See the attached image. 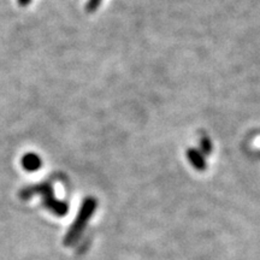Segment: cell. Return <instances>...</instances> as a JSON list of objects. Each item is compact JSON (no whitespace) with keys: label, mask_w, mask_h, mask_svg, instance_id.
Segmentation results:
<instances>
[{"label":"cell","mask_w":260,"mask_h":260,"mask_svg":"<svg viewBox=\"0 0 260 260\" xmlns=\"http://www.w3.org/2000/svg\"><path fill=\"white\" fill-rule=\"evenodd\" d=\"M187 158L191 167L197 169L198 171H205L207 168L206 159H205V155L201 153L199 149L197 148H188L187 151Z\"/></svg>","instance_id":"cell-3"},{"label":"cell","mask_w":260,"mask_h":260,"mask_svg":"<svg viewBox=\"0 0 260 260\" xmlns=\"http://www.w3.org/2000/svg\"><path fill=\"white\" fill-rule=\"evenodd\" d=\"M18 5L22 6V8H25V6H28L29 4L31 3V0H17Z\"/></svg>","instance_id":"cell-7"},{"label":"cell","mask_w":260,"mask_h":260,"mask_svg":"<svg viewBox=\"0 0 260 260\" xmlns=\"http://www.w3.org/2000/svg\"><path fill=\"white\" fill-rule=\"evenodd\" d=\"M21 164L25 171L35 172L40 170L42 167V159L37 153H25L21 159Z\"/></svg>","instance_id":"cell-4"},{"label":"cell","mask_w":260,"mask_h":260,"mask_svg":"<svg viewBox=\"0 0 260 260\" xmlns=\"http://www.w3.org/2000/svg\"><path fill=\"white\" fill-rule=\"evenodd\" d=\"M199 145H200V152L204 155H210L213 152V144L212 141H211V139L206 134L200 136Z\"/></svg>","instance_id":"cell-5"},{"label":"cell","mask_w":260,"mask_h":260,"mask_svg":"<svg viewBox=\"0 0 260 260\" xmlns=\"http://www.w3.org/2000/svg\"><path fill=\"white\" fill-rule=\"evenodd\" d=\"M34 195H40L44 206L58 217H64L65 214L69 212V205L65 201L58 200L54 197L53 187L48 182H41V183L24 187L23 189L19 191V198L22 200L31 199Z\"/></svg>","instance_id":"cell-1"},{"label":"cell","mask_w":260,"mask_h":260,"mask_svg":"<svg viewBox=\"0 0 260 260\" xmlns=\"http://www.w3.org/2000/svg\"><path fill=\"white\" fill-rule=\"evenodd\" d=\"M96 206H98V201L92 197L86 198V199L83 200L76 218H75L74 223L71 224L69 232L67 233V235L64 237V246H68V247L74 246L75 243L79 241L81 235H82L84 232V228L87 226L89 219L92 218Z\"/></svg>","instance_id":"cell-2"},{"label":"cell","mask_w":260,"mask_h":260,"mask_svg":"<svg viewBox=\"0 0 260 260\" xmlns=\"http://www.w3.org/2000/svg\"><path fill=\"white\" fill-rule=\"evenodd\" d=\"M103 0H88L86 4V11L87 12H94L96 11Z\"/></svg>","instance_id":"cell-6"}]
</instances>
